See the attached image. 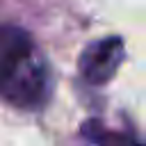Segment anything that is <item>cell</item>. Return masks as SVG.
<instances>
[{"mask_svg":"<svg viewBox=\"0 0 146 146\" xmlns=\"http://www.w3.org/2000/svg\"><path fill=\"white\" fill-rule=\"evenodd\" d=\"M50 96V75L32 36L16 25L0 23V98L36 110Z\"/></svg>","mask_w":146,"mask_h":146,"instance_id":"1","label":"cell"},{"mask_svg":"<svg viewBox=\"0 0 146 146\" xmlns=\"http://www.w3.org/2000/svg\"><path fill=\"white\" fill-rule=\"evenodd\" d=\"M82 135L96 146H144V144H139L137 139H132L128 135H121V132H114V130L105 128L96 119H91L82 125Z\"/></svg>","mask_w":146,"mask_h":146,"instance_id":"3","label":"cell"},{"mask_svg":"<svg viewBox=\"0 0 146 146\" xmlns=\"http://www.w3.org/2000/svg\"><path fill=\"white\" fill-rule=\"evenodd\" d=\"M125 57V46L119 36H105L89 43L80 55V75L89 84H105L114 78Z\"/></svg>","mask_w":146,"mask_h":146,"instance_id":"2","label":"cell"}]
</instances>
